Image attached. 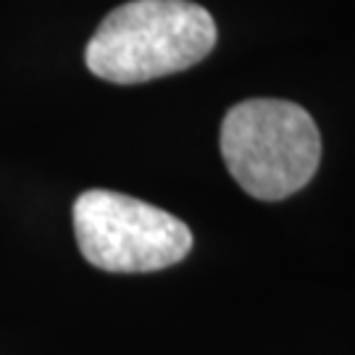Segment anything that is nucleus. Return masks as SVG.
I'll return each mask as SVG.
<instances>
[{
    "mask_svg": "<svg viewBox=\"0 0 355 355\" xmlns=\"http://www.w3.org/2000/svg\"><path fill=\"white\" fill-rule=\"evenodd\" d=\"M221 155L232 179L255 200H284L316 174L321 135L300 105L255 98L227 111Z\"/></svg>",
    "mask_w": 355,
    "mask_h": 355,
    "instance_id": "obj_2",
    "label": "nucleus"
},
{
    "mask_svg": "<svg viewBox=\"0 0 355 355\" xmlns=\"http://www.w3.org/2000/svg\"><path fill=\"white\" fill-rule=\"evenodd\" d=\"M71 218L79 253L111 274L161 271L192 250V232L184 221L121 192H82Z\"/></svg>",
    "mask_w": 355,
    "mask_h": 355,
    "instance_id": "obj_3",
    "label": "nucleus"
},
{
    "mask_svg": "<svg viewBox=\"0 0 355 355\" xmlns=\"http://www.w3.org/2000/svg\"><path fill=\"white\" fill-rule=\"evenodd\" d=\"M216 21L190 0H132L108 13L85 48L87 69L114 85H140L200 64Z\"/></svg>",
    "mask_w": 355,
    "mask_h": 355,
    "instance_id": "obj_1",
    "label": "nucleus"
}]
</instances>
